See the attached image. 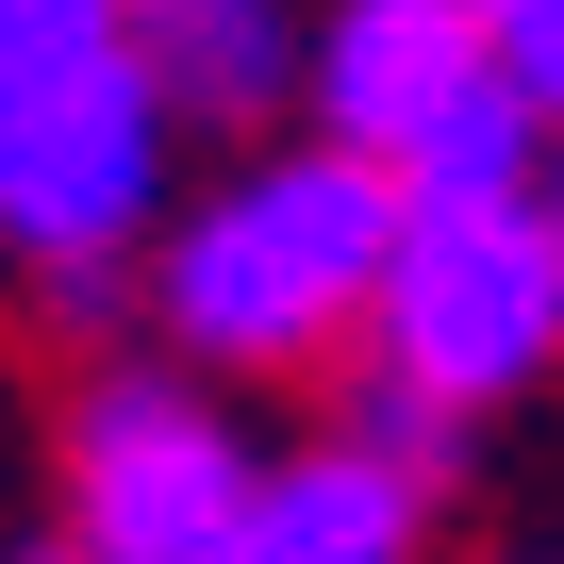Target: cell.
<instances>
[{
  "instance_id": "cell-1",
  "label": "cell",
  "mask_w": 564,
  "mask_h": 564,
  "mask_svg": "<svg viewBox=\"0 0 564 564\" xmlns=\"http://www.w3.org/2000/svg\"><path fill=\"white\" fill-rule=\"evenodd\" d=\"M382 249H399V183L333 133L300 150H249L216 199H183L150 232V316L183 366L216 382H282V366H333L382 300Z\"/></svg>"
},
{
  "instance_id": "cell-2",
  "label": "cell",
  "mask_w": 564,
  "mask_h": 564,
  "mask_svg": "<svg viewBox=\"0 0 564 564\" xmlns=\"http://www.w3.org/2000/svg\"><path fill=\"white\" fill-rule=\"evenodd\" d=\"M564 366V232L547 183L531 199H399L382 300H366V382L432 399V415H498Z\"/></svg>"
},
{
  "instance_id": "cell-3",
  "label": "cell",
  "mask_w": 564,
  "mask_h": 564,
  "mask_svg": "<svg viewBox=\"0 0 564 564\" xmlns=\"http://www.w3.org/2000/svg\"><path fill=\"white\" fill-rule=\"evenodd\" d=\"M249 432L183 366H100L67 399V547L84 564H232L249 531Z\"/></svg>"
},
{
  "instance_id": "cell-4",
  "label": "cell",
  "mask_w": 564,
  "mask_h": 564,
  "mask_svg": "<svg viewBox=\"0 0 564 564\" xmlns=\"http://www.w3.org/2000/svg\"><path fill=\"white\" fill-rule=\"evenodd\" d=\"M166 150H183V117L150 100L133 51L51 84V100H18L0 117V249L51 265V282H117L166 232Z\"/></svg>"
},
{
  "instance_id": "cell-5",
  "label": "cell",
  "mask_w": 564,
  "mask_h": 564,
  "mask_svg": "<svg viewBox=\"0 0 564 564\" xmlns=\"http://www.w3.org/2000/svg\"><path fill=\"white\" fill-rule=\"evenodd\" d=\"M465 84H498V51H481V0H316L300 117H316L333 150H366L382 183H399V150H415V133H432Z\"/></svg>"
},
{
  "instance_id": "cell-6",
  "label": "cell",
  "mask_w": 564,
  "mask_h": 564,
  "mask_svg": "<svg viewBox=\"0 0 564 564\" xmlns=\"http://www.w3.org/2000/svg\"><path fill=\"white\" fill-rule=\"evenodd\" d=\"M300 51H316L300 0H133V67L183 133H265L300 100Z\"/></svg>"
},
{
  "instance_id": "cell-7",
  "label": "cell",
  "mask_w": 564,
  "mask_h": 564,
  "mask_svg": "<svg viewBox=\"0 0 564 564\" xmlns=\"http://www.w3.org/2000/svg\"><path fill=\"white\" fill-rule=\"evenodd\" d=\"M415 547H432V481L382 465L366 432L265 465L249 481V531H232V564H415Z\"/></svg>"
},
{
  "instance_id": "cell-8",
  "label": "cell",
  "mask_w": 564,
  "mask_h": 564,
  "mask_svg": "<svg viewBox=\"0 0 564 564\" xmlns=\"http://www.w3.org/2000/svg\"><path fill=\"white\" fill-rule=\"evenodd\" d=\"M133 51V0H0V117Z\"/></svg>"
},
{
  "instance_id": "cell-9",
  "label": "cell",
  "mask_w": 564,
  "mask_h": 564,
  "mask_svg": "<svg viewBox=\"0 0 564 564\" xmlns=\"http://www.w3.org/2000/svg\"><path fill=\"white\" fill-rule=\"evenodd\" d=\"M481 51H498V67L564 117V0H481Z\"/></svg>"
},
{
  "instance_id": "cell-10",
  "label": "cell",
  "mask_w": 564,
  "mask_h": 564,
  "mask_svg": "<svg viewBox=\"0 0 564 564\" xmlns=\"http://www.w3.org/2000/svg\"><path fill=\"white\" fill-rule=\"evenodd\" d=\"M547 232H564V133H547Z\"/></svg>"
},
{
  "instance_id": "cell-11",
  "label": "cell",
  "mask_w": 564,
  "mask_h": 564,
  "mask_svg": "<svg viewBox=\"0 0 564 564\" xmlns=\"http://www.w3.org/2000/svg\"><path fill=\"white\" fill-rule=\"evenodd\" d=\"M18 564H84V547H67V531H51V547H18Z\"/></svg>"
}]
</instances>
